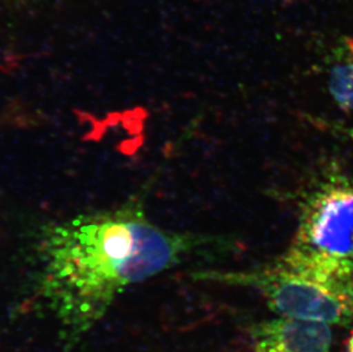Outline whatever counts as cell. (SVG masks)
Wrapping results in <instances>:
<instances>
[{"instance_id":"cell-1","label":"cell","mask_w":353,"mask_h":352,"mask_svg":"<svg viewBox=\"0 0 353 352\" xmlns=\"http://www.w3.org/2000/svg\"><path fill=\"white\" fill-rule=\"evenodd\" d=\"M228 243L163 229L135 198L40 228L31 253V289L34 301L57 324L64 351L71 352L128 287L198 251Z\"/></svg>"},{"instance_id":"cell-2","label":"cell","mask_w":353,"mask_h":352,"mask_svg":"<svg viewBox=\"0 0 353 352\" xmlns=\"http://www.w3.org/2000/svg\"><path fill=\"white\" fill-rule=\"evenodd\" d=\"M200 276L260 293L283 318L347 325L353 320V261L288 247L272 262L246 271Z\"/></svg>"},{"instance_id":"cell-3","label":"cell","mask_w":353,"mask_h":352,"mask_svg":"<svg viewBox=\"0 0 353 352\" xmlns=\"http://www.w3.org/2000/svg\"><path fill=\"white\" fill-rule=\"evenodd\" d=\"M290 247L353 261L352 179L330 176L307 195Z\"/></svg>"},{"instance_id":"cell-4","label":"cell","mask_w":353,"mask_h":352,"mask_svg":"<svg viewBox=\"0 0 353 352\" xmlns=\"http://www.w3.org/2000/svg\"><path fill=\"white\" fill-rule=\"evenodd\" d=\"M255 352H332L330 325L295 319H270L252 329Z\"/></svg>"},{"instance_id":"cell-5","label":"cell","mask_w":353,"mask_h":352,"mask_svg":"<svg viewBox=\"0 0 353 352\" xmlns=\"http://www.w3.org/2000/svg\"><path fill=\"white\" fill-rule=\"evenodd\" d=\"M330 97L340 109L353 113V39L344 38L334 47L327 68Z\"/></svg>"},{"instance_id":"cell-6","label":"cell","mask_w":353,"mask_h":352,"mask_svg":"<svg viewBox=\"0 0 353 352\" xmlns=\"http://www.w3.org/2000/svg\"><path fill=\"white\" fill-rule=\"evenodd\" d=\"M349 352H353V335L351 336L350 343H349Z\"/></svg>"},{"instance_id":"cell-7","label":"cell","mask_w":353,"mask_h":352,"mask_svg":"<svg viewBox=\"0 0 353 352\" xmlns=\"http://www.w3.org/2000/svg\"><path fill=\"white\" fill-rule=\"evenodd\" d=\"M349 135H350L351 141L353 142V128H351V130H349Z\"/></svg>"}]
</instances>
